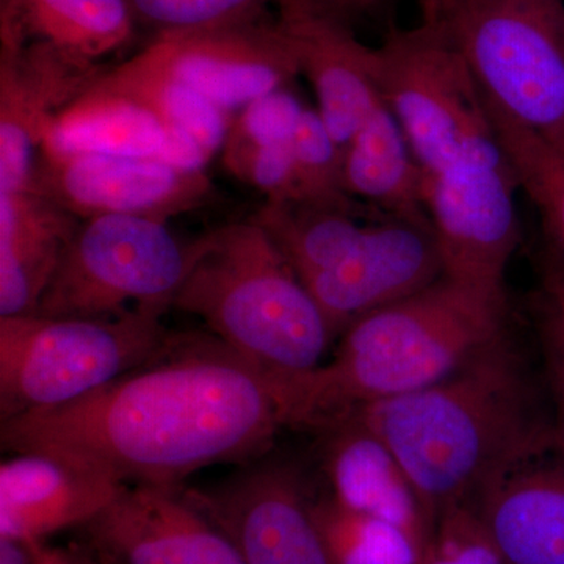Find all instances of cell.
<instances>
[{
    "label": "cell",
    "mask_w": 564,
    "mask_h": 564,
    "mask_svg": "<svg viewBox=\"0 0 564 564\" xmlns=\"http://www.w3.org/2000/svg\"><path fill=\"white\" fill-rule=\"evenodd\" d=\"M24 188L76 215H129L169 223L209 206L217 188L206 172H192L152 158L39 152Z\"/></svg>",
    "instance_id": "cell-9"
},
{
    "label": "cell",
    "mask_w": 564,
    "mask_h": 564,
    "mask_svg": "<svg viewBox=\"0 0 564 564\" xmlns=\"http://www.w3.org/2000/svg\"><path fill=\"white\" fill-rule=\"evenodd\" d=\"M173 307L203 321L267 380L321 366L334 339L314 296L251 218L195 239Z\"/></svg>",
    "instance_id": "cell-5"
},
{
    "label": "cell",
    "mask_w": 564,
    "mask_h": 564,
    "mask_svg": "<svg viewBox=\"0 0 564 564\" xmlns=\"http://www.w3.org/2000/svg\"><path fill=\"white\" fill-rule=\"evenodd\" d=\"M184 492L231 540L243 564H337L292 466L261 464L217 488Z\"/></svg>",
    "instance_id": "cell-11"
},
{
    "label": "cell",
    "mask_w": 564,
    "mask_h": 564,
    "mask_svg": "<svg viewBox=\"0 0 564 564\" xmlns=\"http://www.w3.org/2000/svg\"><path fill=\"white\" fill-rule=\"evenodd\" d=\"M281 0H128L137 28L152 35L203 31L265 20Z\"/></svg>",
    "instance_id": "cell-27"
},
{
    "label": "cell",
    "mask_w": 564,
    "mask_h": 564,
    "mask_svg": "<svg viewBox=\"0 0 564 564\" xmlns=\"http://www.w3.org/2000/svg\"><path fill=\"white\" fill-rule=\"evenodd\" d=\"M84 529L91 554L109 564H243L180 488L126 485Z\"/></svg>",
    "instance_id": "cell-13"
},
{
    "label": "cell",
    "mask_w": 564,
    "mask_h": 564,
    "mask_svg": "<svg viewBox=\"0 0 564 564\" xmlns=\"http://www.w3.org/2000/svg\"><path fill=\"white\" fill-rule=\"evenodd\" d=\"M345 192L386 217L432 226L422 177L395 115L381 104L343 148Z\"/></svg>",
    "instance_id": "cell-21"
},
{
    "label": "cell",
    "mask_w": 564,
    "mask_h": 564,
    "mask_svg": "<svg viewBox=\"0 0 564 564\" xmlns=\"http://www.w3.org/2000/svg\"><path fill=\"white\" fill-rule=\"evenodd\" d=\"M128 0H2L0 47L44 43L98 63L131 43Z\"/></svg>",
    "instance_id": "cell-20"
},
{
    "label": "cell",
    "mask_w": 564,
    "mask_h": 564,
    "mask_svg": "<svg viewBox=\"0 0 564 564\" xmlns=\"http://www.w3.org/2000/svg\"><path fill=\"white\" fill-rule=\"evenodd\" d=\"M161 307L115 318L0 317L2 421L61 406L151 362L172 348Z\"/></svg>",
    "instance_id": "cell-7"
},
{
    "label": "cell",
    "mask_w": 564,
    "mask_h": 564,
    "mask_svg": "<svg viewBox=\"0 0 564 564\" xmlns=\"http://www.w3.org/2000/svg\"><path fill=\"white\" fill-rule=\"evenodd\" d=\"M0 564H36L32 543L0 536Z\"/></svg>",
    "instance_id": "cell-33"
},
{
    "label": "cell",
    "mask_w": 564,
    "mask_h": 564,
    "mask_svg": "<svg viewBox=\"0 0 564 564\" xmlns=\"http://www.w3.org/2000/svg\"><path fill=\"white\" fill-rule=\"evenodd\" d=\"M95 562H96V560H95Z\"/></svg>",
    "instance_id": "cell-34"
},
{
    "label": "cell",
    "mask_w": 564,
    "mask_h": 564,
    "mask_svg": "<svg viewBox=\"0 0 564 564\" xmlns=\"http://www.w3.org/2000/svg\"><path fill=\"white\" fill-rule=\"evenodd\" d=\"M99 82L143 104L161 121L169 140L163 162L204 172L212 158L225 147L231 129L229 111L187 85L140 68L131 61L104 68Z\"/></svg>",
    "instance_id": "cell-23"
},
{
    "label": "cell",
    "mask_w": 564,
    "mask_h": 564,
    "mask_svg": "<svg viewBox=\"0 0 564 564\" xmlns=\"http://www.w3.org/2000/svg\"><path fill=\"white\" fill-rule=\"evenodd\" d=\"M340 422L358 423L388 447L434 533L452 516L474 514L516 466L555 448L551 403L508 333L437 383Z\"/></svg>",
    "instance_id": "cell-3"
},
{
    "label": "cell",
    "mask_w": 564,
    "mask_h": 564,
    "mask_svg": "<svg viewBox=\"0 0 564 564\" xmlns=\"http://www.w3.org/2000/svg\"><path fill=\"white\" fill-rule=\"evenodd\" d=\"M291 2L355 29L358 22L369 18L377 20L384 14L391 0H291Z\"/></svg>",
    "instance_id": "cell-31"
},
{
    "label": "cell",
    "mask_w": 564,
    "mask_h": 564,
    "mask_svg": "<svg viewBox=\"0 0 564 564\" xmlns=\"http://www.w3.org/2000/svg\"><path fill=\"white\" fill-rule=\"evenodd\" d=\"M543 350L555 451L564 458V263L549 258L534 303Z\"/></svg>",
    "instance_id": "cell-28"
},
{
    "label": "cell",
    "mask_w": 564,
    "mask_h": 564,
    "mask_svg": "<svg viewBox=\"0 0 564 564\" xmlns=\"http://www.w3.org/2000/svg\"><path fill=\"white\" fill-rule=\"evenodd\" d=\"M325 434V470L332 496L361 513L377 516L432 547L434 529L421 499L388 447L355 422H340Z\"/></svg>",
    "instance_id": "cell-18"
},
{
    "label": "cell",
    "mask_w": 564,
    "mask_h": 564,
    "mask_svg": "<svg viewBox=\"0 0 564 564\" xmlns=\"http://www.w3.org/2000/svg\"><path fill=\"white\" fill-rule=\"evenodd\" d=\"M381 90L422 177L445 276L507 292L519 243L518 177L485 93L432 25L392 28L377 47Z\"/></svg>",
    "instance_id": "cell-2"
},
{
    "label": "cell",
    "mask_w": 564,
    "mask_h": 564,
    "mask_svg": "<svg viewBox=\"0 0 564 564\" xmlns=\"http://www.w3.org/2000/svg\"><path fill=\"white\" fill-rule=\"evenodd\" d=\"M36 564H98L93 555L74 554L61 549L47 547L44 541H32Z\"/></svg>",
    "instance_id": "cell-32"
},
{
    "label": "cell",
    "mask_w": 564,
    "mask_h": 564,
    "mask_svg": "<svg viewBox=\"0 0 564 564\" xmlns=\"http://www.w3.org/2000/svg\"><path fill=\"white\" fill-rule=\"evenodd\" d=\"M102 70L50 44L0 47V192L28 185L51 122Z\"/></svg>",
    "instance_id": "cell-14"
},
{
    "label": "cell",
    "mask_w": 564,
    "mask_h": 564,
    "mask_svg": "<svg viewBox=\"0 0 564 564\" xmlns=\"http://www.w3.org/2000/svg\"><path fill=\"white\" fill-rule=\"evenodd\" d=\"M195 240L169 223L102 215L82 220L35 314L115 318L139 307L169 311L192 265Z\"/></svg>",
    "instance_id": "cell-8"
},
{
    "label": "cell",
    "mask_w": 564,
    "mask_h": 564,
    "mask_svg": "<svg viewBox=\"0 0 564 564\" xmlns=\"http://www.w3.org/2000/svg\"><path fill=\"white\" fill-rule=\"evenodd\" d=\"M129 61L187 85L226 111L300 76L291 43L278 22L265 20L152 36Z\"/></svg>",
    "instance_id": "cell-10"
},
{
    "label": "cell",
    "mask_w": 564,
    "mask_h": 564,
    "mask_svg": "<svg viewBox=\"0 0 564 564\" xmlns=\"http://www.w3.org/2000/svg\"><path fill=\"white\" fill-rule=\"evenodd\" d=\"M101 76V74H99ZM166 132L143 104L98 79L47 128L40 152L163 159Z\"/></svg>",
    "instance_id": "cell-22"
},
{
    "label": "cell",
    "mask_w": 564,
    "mask_h": 564,
    "mask_svg": "<svg viewBox=\"0 0 564 564\" xmlns=\"http://www.w3.org/2000/svg\"><path fill=\"white\" fill-rule=\"evenodd\" d=\"M295 203L351 212L364 217L366 204L344 187L343 147L333 139L317 110L306 107L292 141Z\"/></svg>",
    "instance_id": "cell-26"
},
{
    "label": "cell",
    "mask_w": 564,
    "mask_h": 564,
    "mask_svg": "<svg viewBox=\"0 0 564 564\" xmlns=\"http://www.w3.org/2000/svg\"><path fill=\"white\" fill-rule=\"evenodd\" d=\"M444 276V261L432 226L381 218L329 269L304 280L334 339L364 315L400 302Z\"/></svg>",
    "instance_id": "cell-12"
},
{
    "label": "cell",
    "mask_w": 564,
    "mask_h": 564,
    "mask_svg": "<svg viewBox=\"0 0 564 564\" xmlns=\"http://www.w3.org/2000/svg\"><path fill=\"white\" fill-rule=\"evenodd\" d=\"M507 292L451 276L364 315L329 362L272 384L282 426L323 430L437 383L508 333Z\"/></svg>",
    "instance_id": "cell-4"
},
{
    "label": "cell",
    "mask_w": 564,
    "mask_h": 564,
    "mask_svg": "<svg viewBox=\"0 0 564 564\" xmlns=\"http://www.w3.org/2000/svg\"><path fill=\"white\" fill-rule=\"evenodd\" d=\"M124 486L58 456L13 454L0 466V536L32 543L87 525Z\"/></svg>",
    "instance_id": "cell-16"
},
{
    "label": "cell",
    "mask_w": 564,
    "mask_h": 564,
    "mask_svg": "<svg viewBox=\"0 0 564 564\" xmlns=\"http://www.w3.org/2000/svg\"><path fill=\"white\" fill-rule=\"evenodd\" d=\"M486 104L519 188L540 212L551 256L564 263V148L513 120L488 98Z\"/></svg>",
    "instance_id": "cell-24"
},
{
    "label": "cell",
    "mask_w": 564,
    "mask_h": 564,
    "mask_svg": "<svg viewBox=\"0 0 564 564\" xmlns=\"http://www.w3.org/2000/svg\"><path fill=\"white\" fill-rule=\"evenodd\" d=\"M80 223L29 188L0 192V317L36 313Z\"/></svg>",
    "instance_id": "cell-19"
},
{
    "label": "cell",
    "mask_w": 564,
    "mask_h": 564,
    "mask_svg": "<svg viewBox=\"0 0 564 564\" xmlns=\"http://www.w3.org/2000/svg\"><path fill=\"white\" fill-rule=\"evenodd\" d=\"M306 107L289 87L269 93L243 107L231 124L223 150L274 147L295 137Z\"/></svg>",
    "instance_id": "cell-29"
},
{
    "label": "cell",
    "mask_w": 564,
    "mask_h": 564,
    "mask_svg": "<svg viewBox=\"0 0 564 564\" xmlns=\"http://www.w3.org/2000/svg\"><path fill=\"white\" fill-rule=\"evenodd\" d=\"M421 564H503L486 543L473 514L462 513L437 525Z\"/></svg>",
    "instance_id": "cell-30"
},
{
    "label": "cell",
    "mask_w": 564,
    "mask_h": 564,
    "mask_svg": "<svg viewBox=\"0 0 564 564\" xmlns=\"http://www.w3.org/2000/svg\"><path fill=\"white\" fill-rule=\"evenodd\" d=\"M314 510L337 564H421L425 556L400 527L352 510L332 494L314 500Z\"/></svg>",
    "instance_id": "cell-25"
},
{
    "label": "cell",
    "mask_w": 564,
    "mask_h": 564,
    "mask_svg": "<svg viewBox=\"0 0 564 564\" xmlns=\"http://www.w3.org/2000/svg\"><path fill=\"white\" fill-rule=\"evenodd\" d=\"M278 11V25L313 87L318 115L344 148L384 104L377 47L364 44L343 22L289 0Z\"/></svg>",
    "instance_id": "cell-15"
},
{
    "label": "cell",
    "mask_w": 564,
    "mask_h": 564,
    "mask_svg": "<svg viewBox=\"0 0 564 564\" xmlns=\"http://www.w3.org/2000/svg\"><path fill=\"white\" fill-rule=\"evenodd\" d=\"M281 426L261 370L210 333H177L169 351L102 388L2 421L0 440L121 485L180 488L212 464L256 458Z\"/></svg>",
    "instance_id": "cell-1"
},
{
    "label": "cell",
    "mask_w": 564,
    "mask_h": 564,
    "mask_svg": "<svg viewBox=\"0 0 564 564\" xmlns=\"http://www.w3.org/2000/svg\"><path fill=\"white\" fill-rule=\"evenodd\" d=\"M486 98L564 148V0H422Z\"/></svg>",
    "instance_id": "cell-6"
},
{
    "label": "cell",
    "mask_w": 564,
    "mask_h": 564,
    "mask_svg": "<svg viewBox=\"0 0 564 564\" xmlns=\"http://www.w3.org/2000/svg\"><path fill=\"white\" fill-rule=\"evenodd\" d=\"M503 564H564V458L555 448L519 464L475 510Z\"/></svg>",
    "instance_id": "cell-17"
}]
</instances>
